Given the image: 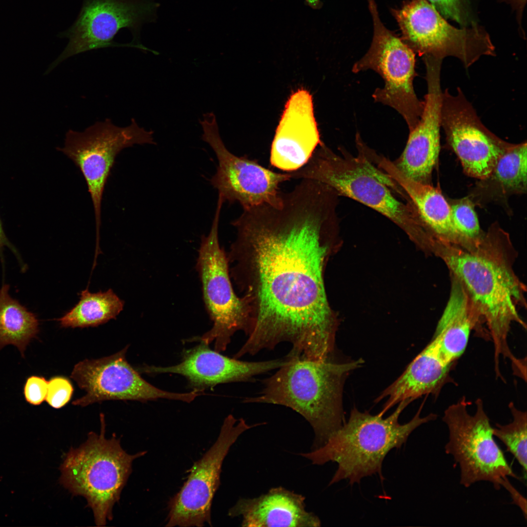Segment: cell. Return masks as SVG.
I'll list each match as a JSON object with an SVG mask.
<instances>
[{
    "instance_id": "cell-1",
    "label": "cell",
    "mask_w": 527,
    "mask_h": 527,
    "mask_svg": "<svg viewBox=\"0 0 527 527\" xmlns=\"http://www.w3.org/2000/svg\"><path fill=\"white\" fill-rule=\"evenodd\" d=\"M335 209L322 194L297 187L279 206L243 210L231 224L237 237L227 255L243 294L248 338L238 351L255 355L288 342L287 356L324 360L333 351L336 323L324 283Z\"/></svg>"
},
{
    "instance_id": "cell-2",
    "label": "cell",
    "mask_w": 527,
    "mask_h": 527,
    "mask_svg": "<svg viewBox=\"0 0 527 527\" xmlns=\"http://www.w3.org/2000/svg\"><path fill=\"white\" fill-rule=\"evenodd\" d=\"M424 245L440 258L450 274L462 284L469 298L477 330L485 324L492 339L495 366L501 357L513 363L517 358L507 338L511 324H526L519 309L526 308V287L513 269L517 253L509 234L498 223H492L479 244L467 250L430 234Z\"/></svg>"
},
{
    "instance_id": "cell-3",
    "label": "cell",
    "mask_w": 527,
    "mask_h": 527,
    "mask_svg": "<svg viewBox=\"0 0 527 527\" xmlns=\"http://www.w3.org/2000/svg\"><path fill=\"white\" fill-rule=\"evenodd\" d=\"M288 359L286 364L264 380V388L258 396L246 398L243 402L281 405L295 410L312 426L315 449L342 427L344 384L363 361L337 364L328 360Z\"/></svg>"
},
{
    "instance_id": "cell-4",
    "label": "cell",
    "mask_w": 527,
    "mask_h": 527,
    "mask_svg": "<svg viewBox=\"0 0 527 527\" xmlns=\"http://www.w3.org/2000/svg\"><path fill=\"white\" fill-rule=\"evenodd\" d=\"M410 403L400 402L395 411L385 418L380 412L373 415L354 408L347 422L324 446L299 454L313 465L337 463V469L329 485L343 480H348L353 485L376 474L383 480V462L388 453L394 448H401L416 428L438 417L434 413L421 417L423 403L410 421L401 424L399 416Z\"/></svg>"
},
{
    "instance_id": "cell-5",
    "label": "cell",
    "mask_w": 527,
    "mask_h": 527,
    "mask_svg": "<svg viewBox=\"0 0 527 527\" xmlns=\"http://www.w3.org/2000/svg\"><path fill=\"white\" fill-rule=\"evenodd\" d=\"M308 162L290 172L291 179H310L380 212L413 237L422 221L412 202L396 199L389 188L404 196L399 184L384 171L376 168L358 147L357 157L334 153L322 143Z\"/></svg>"
},
{
    "instance_id": "cell-6",
    "label": "cell",
    "mask_w": 527,
    "mask_h": 527,
    "mask_svg": "<svg viewBox=\"0 0 527 527\" xmlns=\"http://www.w3.org/2000/svg\"><path fill=\"white\" fill-rule=\"evenodd\" d=\"M99 434L88 433L86 442L71 447L60 467V483L74 496L84 497L97 526L113 519V508L132 472L133 461L146 451L129 454L114 435L105 437L104 416L100 414Z\"/></svg>"
},
{
    "instance_id": "cell-7",
    "label": "cell",
    "mask_w": 527,
    "mask_h": 527,
    "mask_svg": "<svg viewBox=\"0 0 527 527\" xmlns=\"http://www.w3.org/2000/svg\"><path fill=\"white\" fill-rule=\"evenodd\" d=\"M463 396L445 410L443 421L448 430L446 453L451 455L460 470V483L466 487L481 481L499 489L508 477L519 479L494 439L493 427L481 399L475 401L473 414L467 411Z\"/></svg>"
},
{
    "instance_id": "cell-8",
    "label": "cell",
    "mask_w": 527,
    "mask_h": 527,
    "mask_svg": "<svg viewBox=\"0 0 527 527\" xmlns=\"http://www.w3.org/2000/svg\"><path fill=\"white\" fill-rule=\"evenodd\" d=\"M402 41L416 54L443 60L458 59L468 68L483 56H494L488 34L477 25L457 28L449 24L426 0H410L391 9Z\"/></svg>"
},
{
    "instance_id": "cell-9",
    "label": "cell",
    "mask_w": 527,
    "mask_h": 527,
    "mask_svg": "<svg viewBox=\"0 0 527 527\" xmlns=\"http://www.w3.org/2000/svg\"><path fill=\"white\" fill-rule=\"evenodd\" d=\"M367 0L373 21L372 40L367 52L353 65L352 71L357 73L371 69L382 77L385 85L375 90L372 95L374 101L395 109L411 131L419 122L424 108V101L417 98L413 87L415 53L385 27L375 0Z\"/></svg>"
},
{
    "instance_id": "cell-10",
    "label": "cell",
    "mask_w": 527,
    "mask_h": 527,
    "mask_svg": "<svg viewBox=\"0 0 527 527\" xmlns=\"http://www.w3.org/2000/svg\"><path fill=\"white\" fill-rule=\"evenodd\" d=\"M222 205L217 204L210 230L201 237L196 265L202 286L206 309L212 328L192 341L206 345L214 342V350L224 351L238 331L246 334L248 325L245 305L234 291L227 255L220 244L218 229Z\"/></svg>"
},
{
    "instance_id": "cell-11",
    "label": "cell",
    "mask_w": 527,
    "mask_h": 527,
    "mask_svg": "<svg viewBox=\"0 0 527 527\" xmlns=\"http://www.w3.org/2000/svg\"><path fill=\"white\" fill-rule=\"evenodd\" d=\"M154 131L140 127L135 120L125 127L118 126L109 119L98 121L82 131L69 130L63 146L59 151L80 169L92 201L97 239L101 220L103 193L117 156L135 144H156Z\"/></svg>"
},
{
    "instance_id": "cell-12",
    "label": "cell",
    "mask_w": 527,
    "mask_h": 527,
    "mask_svg": "<svg viewBox=\"0 0 527 527\" xmlns=\"http://www.w3.org/2000/svg\"><path fill=\"white\" fill-rule=\"evenodd\" d=\"M160 4L155 0H83L73 25L60 36L68 42L50 67L51 70L73 56L100 48L131 44H118L114 37L123 28L132 33L136 48L150 51L140 43L143 24L155 22Z\"/></svg>"
},
{
    "instance_id": "cell-13",
    "label": "cell",
    "mask_w": 527,
    "mask_h": 527,
    "mask_svg": "<svg viewBox=\"0 0 527 527\" xmlns=\"http://www.w3.org/2000/svg\"><path fill=\"white\" fill-rule=\"evenodd\" d=\"M203 116V120H199L203 131L202 139L212 148L218 162L210 182L224 203L238 202L243 209L263 204L280 205L279 185L290 180L288 173L275 172L257 161L232 153L220 136L214 113L207 112Z\"/></svg>"
},
{
    "instance_id": "cell-14",
    "label": "cell",
    "mask_w": 527,
    "mask_h": 527,
    "mask_svg": "<svg viewBox=\"0 0 527 527\" xmlns=\"http://www.w3.org/2000/svg\"><path fill=\"white\" fill-rule=\"evenodd\" d=\"M262 424L250 425L243 418L237 419L231 414L225 418L215 442L194 464L187 480L169 501L166 526H211V505L220 484L223 461L243 432Z\"/></svg>"
},
{
    "instance_id": "cell-15",
    "label": "cell",
    "mask_w": 527,
    "mask_h": 527,
    "mask_svg": "<svg viewBox=\"0 0 527 527\" xmlns=\"http://www.w3.org/2000/svg\"><path fill=\"white\" fill-rule=\"evenodd\" d=\"M441 127L446 142L459 159L464 172L479 180L488 177L500 157L514 143L493 133L482 122L462 90L442 92Z\"/></svg>"
},
{
    "instance_id": "cell-16",
    "label": "cell",
    "mask_w": 527,
    "mask_h": 527,
    "mask_svg": "<svg viewBox=\"0 0 527 527\" xmlns=\"http://www.w3.org/2000/svg\"><path fill=\"white\" fill-rule=\"evenodd\" d=\"M127 346L109 356L85 359L74 367L70 377L85 393L72 402L85 406L106 400H133L141 402L167 399L190 403L203 394L193 390L175 393L160 389L144 380L127 362Z\"/></svg>"
},
{
    "instance_id": "cell-17",
    "label": "cell",
    "mask_w": 527,
    "mask_h": 527,
    "mask_svg": "<svg viewBox=\"0 0 527 527\" xmlns=\"http://www.w3.org/2000/svg\"><path fill=\"white\" fill-rule=\"evenodd\" d=\"M286 357L259 362L229 358L200 343L184 351L181 362L169 366H145L141 372L148 374L173 373L185 377L193 390L203 391L221 384L249 382L257 375L278 369L288 362Z\"/></svg>"
},
{
    "instance_id": "cell-18",
    "label": "cell",
    "mask_w": 527,
    "mask_h": 527,
    "mask_svg": "<svg viewBox=\"0 0 527 527\" xmlns=\"http://www.w3.org/2000/svg\"><path fill=\"white\" fill-rule=\"evenodd\" d=\"M427 92L419 122L409 131L405 147L398 160L393 162L406 177L417 182L430 184L433 169L440 150V110L442 90V61L433 58L424 60Z\"/></svg>"
},
{
    "instance_id": "cell-19",
    "label": "cell",
    "mask_w": 527,
    "mask_h": 527,
    "mask_svg": "<svg viewBox=\"0 0 527 527\" xmlns=\"http://www.w3.org/2000/svg\"><path fill=\"white\" fill-rule=\"evenodd\" d=\"M322 142L313 98L305 89L294 91L285 104L271 146V164L291 172L304 166Z\"/></svg>"
},
{
    "instance_id": "cell-20",
    "label": "cell",
    "mask_w": 527,
    "mask_h": 527,
    "mask_svg": "<svg viewBox=\"0 0 527 527\" xmlns=\"http://www.w3.org/2000/svg\"><path fill=\"white\" fill-rule=\"evenodd\" d=\"M305 497L282 486L271 488L254 498H241L228 515L241 516L242 526L317 527L319 517L305 509Z\"/></svg>"
},
{
    "instance_id": "cell-21",
    "label": "cell",
    "mask_w": 527,
    "mask_h": 527,
    "mask_svg": "<svg viewBox=\"0 0 527 527\" xmlns=\"http://www.w3.org/2000/svg\"><path fill=\"white\" fill-rule=\"evenodd\" d=\"M453 364L441 355L433 340L412 360L403 374L377 398H387L380 412L385 413L401 402L410 403L425 395L437 396L443 386L452 382L450 376Z\"/></svg>"
},
{
    "instance_id": "cell-22",
    "label": "cell",
    "mask_w": 527,
    "mask_h": 527,
    "mask_svg": "<svg viewBox=\"0 0 527 527\" xmlns=\"http://www.w3.org/2000/svg\"><path fill=\"white\" fill-rule=\"evenodd\" d=\"M375 157L379 167L406 193L421 220L435 236L467 250L475 246L464 238L455 228L448 202L438 188L414 181L403 174L393 162L385 157L379 158L377 155Z\"/></svg>"
},
{
    "instance_id": "cell-23",
    "label": "cell",
    "mask_w": 527,
    "mask_h": 527,
    "mask_svg": "<svg viewBox=\"0 0 527 527\" xmlns=\"http://www.w3.org/2000/svg\"><path fill=\"white\" fill-rule=\"evenodd\" d=\"M527 142L513 145L499 159L490 174L480 180L467 197L474 205L483 206L490 203L506 207L513 195L527 191Z\"/></svg>"
},
{
    "instance_id": "cell-24",
    "label": "cell",
    "mask_w": 527,
    "mask_h": 527,
    "mask_svg": "<svg viewBox=\"0 0 527 527\" xmlns=\"http://www.w3.org/2000/svg\"><path fill=\"white\" fill-rule=\"evenodd\" d=\"M451 288L446 305L433 335L442 357L453 364L464 352L476 321L469 298L459 280L450 274Z\"/></svg>"
},
{
    "instance_id": "cell-25",
    "label": "cell",
    "mask_w": 527,
    "mask_h": 527,
    "mask_svg": "<svg viewBox=\"0 0 527 527\" xmlns=\"http://www.w3.org/2000/svg\"><path fill=\"white\" fill-rule=\"evenodd\" d=\"M9 289L6 284L0 288V349L12 345L24 357L27 345L40 331L39 322L35 314L10 296Z\"/></svg>"
},
{
    "instance_id": "cell-26",
    "label": "cell",
    "mask_w": 527,
    "mask_h": 527,
    "mask_svg": "<svg viewBox=\"0 0 527 527\" xmlns=\"http://www.w3.org/2000/svg\"><path fill=\"white\" fill-rule=\"evenodd\" d=\"M123 306L124 302L111 289L97 293L85 289L79 302L57 321L65 328L97 326L115 319Z\"/></svg>"
},
{
    "instance_id": "cell-27",
    "label": "cell",
    "mask_w": 527,
    "mask_h": 527,
    "mask_svg": "<svg viewBox=\"0 0 527 527\" xmlns=\"http://www.w3.org/2000/svg\"><path fill=\"white\" fill-rule=\"evenodd\" d=\"M508 407L512 417V422L503 425L497 424L495 427H493V434L516 458L526 474L527 412L519 409L512 402L509 404Z\"/></svg>"
},
{
    "instance_id": "cell-28",
    "label": "cell",
    "mask_w": 527,
    "mask_h": 527,
    "mask_svg": "<svg viewBox=\"0 0 527 527\" xmlns=\"http://www.w3.org/2000/svg\"><path fill=\"white\" fill-rule=\"evenodd\" d=\"M447 201L452 221L457 231L469 242L478 244L485 232L481 229L472 202L467 196Z\"/></svg>"
},
{
    "instance_id": "cell-29",
    "label": "cell",
    "mask_w": 527,
    "mask_h": 527,
    "mask_svg": "<svg viewBox=\"0 0 527 527\" xmlns=\"http://www.w3.org/2000/svg\"><path fill=\"white\" fill-rule=\"evenodd\" d=\"M444 17L457 22L463 27L474 25L467 0H428Z\"/></svg>"
},
{
    "instance_id": "cell-30",
    "label": "cell",
    "mask_w": 527,
    "mask_h": 527,
    "mask_svg": "<svg viewBox=\"0 0 527 527\" xmlns=\"http://www.w3.org/2000/svg\"><path fill=\"white\" fill-rule=\"evenodd\" d=\"M74 389L70 381L61 376L54 377L48 381L46 401L51 407L58 409L70 401Z\"/></svg>"
},
{
    "instance_id": "cell-31",
    "label": "cell",
    "mask_w": 527,
    "mask_h": 527,
    "mask_svg": "<svg viewBox=\"0 0 527 527\" xmlns=\"http://www.w3.org/2000/svg\"><path fill=\"white\" fill-rule=\"evenodd\" d=\"M48 381L42 376L32 375L27 378L23 388L26 401L33 405H41L46 399Z\"/></svg>"
},
{
    "instance_id": "cell-32",
    "label": "cell",
    "mask_w": 527,
    "mask_h": 527,
    "mask_svg": "<svg viewBox=\"0 0 527 527\" xmlns=\"http://www.w3.org/2000/svg\"><path fill=\"white\" fill-rule=\"evenodd\" d=\"M5 246L8 247L12 251L13 254H15V255L17 257V259L20 263L21 269L24 271L25 269L26 265H25V264L23 263L20 254L18 251V249L9 241V240L6 237L3 229L2 222L0 218V258L1 262L3 266L4 262L3 255V248Z\"/></svg>"
},
{
    "instance_id": "cell-33",
    "label": "cell",
    "mask_w": 527,
    "mask_h": 527,
    "mask_svg": "<svg viewBox=\"0 0 527 527\" xmlns=\"http://www.w3.org/2000/svg\"><path fill=\"white\" fill-rule=\"evenodd\" d=\"M502 486L505 487L510 493L513 502L518 506L523 512V515L526 518L527 516V504L526 499L512 486L509 482L508 478L506 479L502 484Z\"/></svg>"
},
{
    "instance_id": "cell-34",
    "label": "cell",
    "mask_w": 527,
    "mask_h": 527,
    "mask_svg": "<svg viewBox=\"0 0 527 527\" xmlns=\"http://www.w3.org/2000/svg\"><path fill=\"white\" fill-rule=\"evenodd\" d=\"M307 4L313 9H318L321 7V2L320 0H305Z\"/></svg>"
}]
</instances>
